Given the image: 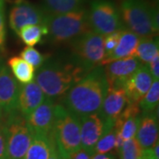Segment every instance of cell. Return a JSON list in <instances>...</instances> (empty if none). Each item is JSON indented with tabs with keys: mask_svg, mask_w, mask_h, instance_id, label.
Returning a JSON list of instances; mask_svg holds the SVG:
<instances>
[{
	"mask_svg": "<svg viewBox=\"0 0 159 159\" xmlns=\"http://www.w3.org/2000/svg\"><path fill=\"white\" fill-rule=\"evenodd\" d=\"M0 159H7L6 158V136H5L2 119H0Z\"/></svg>",
	"mask_w": 159,
	"mask_h": 159,
	"instance_id": "32",
	"label": "cell"
},
{
	"mask_svg": "<svg viewBox=\"0 0 159 159\" xmlns=\"http://www.w3.org/2000/svg\"><path fill=\"white\" fill-rule=\"evenodd\" d=\"M153 77L149 72L148 66L142 64L134 74L126 80L122 89L129 102L139 103L152 85Z\"/></svg>",
	"mask_w": 159,
	"mask_h": 159,
	"instance_id": "14",
	"label": "cell"
},
{
	"mask_svg": "<svg viewBox=\"0 0 159 159\" xmlns=\"http://www.w3.org/2000/svg\"><path fill=\"white\" fill-rule=\"evenodd\" d=\"M0 64H2V59H1V57H0Z\"/></svg>",
	"mask_w": 159,
	"mask_h": 159,
	"instance_id": "38",
	"label": "cell"
},
{
	"mask_svg": "<svg viewBox=\"0 0 159 159\" xmlns=\"http://www.w3.org/2000/svg\"><path fill=\"white\" fill-rule=\"evenodd\" d=\"M115 142H116V130L112 128L102 135L99 141L97 142L94 152L98 154L111 153L115 149Z\"/></svg>",
	"mask_w": 159,
	"mask_h": 159,
	"instance_id": "27",
	"label": "cell"
},
{
	"mask_svg": "<svg viewBox=\"0 0 159 159\" xmlns=\"http://www.w3.org/2000/svg\"><path fill=\"white\" fill-rule=\"evenodd\" d=\"M140 119H141V115L137 117H130L122 121H116L114 123L115 130L120 135L124 142L135 137Z\"/></svg>",
	"mask_w": 159,
	"mask_h": 159,
	"instance_id": "25",
	"label": "cell"
},
{
	"mask_svg": "<svg viewBox=\"0 0 159 159\" xmlns=\"http://www.w3.org/2000/svg\"><path fill=\"white\" fill-rule=\"evenodd\" d=\"M141 159H148V158H147V157H142V158Z\"/></svg>",
	"mask_w": 159,
	"mask_h": 159,
	"instance_id": "37",
	"label": "cell"
},
{
	"mask_svg": "<svg viewBox=\"0 0 159 159\" xmlns=\"http://www.w3.org/2000/svg\"><path fill=\"white\" fill-rule=\"evenodd\" d=\"M45 26L47 36L55 45L71 43L80 36L92 31L88 9L85 7L62 14H48Z\"/></svg>",
	"mask_w": 159,
	"mask_h": 159,
	"instance_id": "3",
	"label": "cell"
},
{
	"mask_svg": "<svg viewBox=\"0 0 159 159\" xmlns=\"http://www.w3.org/2000/svg\"><path fill=\"white\" fill-rule=\"evenodd\" d=\"M2 115H3V111H2V109H1V106H0V119H2Z\"/></svg>",
	"mask_w": 159,
	"mask_h": 159,
	"instance_id": "36",
	"label": "cell"
},
{
	"mask_svg": "<svg viewBox=\"0 0 159 159\" xmlns=\"http://www.w3.org/2000/svg\"><path fill=\"white\" fill-rule=\"evenodd\" d=\"M91 30L101 35H107L125 29L119 8L111 0H92L88 10Z\"/></svg>",
	"mask_w": 159,
	"mask_h": 159,
	"instance_id": "8",
	"label": "cell"
},
{
	"mask_svg": "<svg viewBox=\"0 0 159 159\" xmlns=\"http://www.w3.org/2000/svg\"><path fill=\"white\" fill-rule=\"evenodd\" d=\"M51 135V134H50ZM48 159H61L60 157H59V154L57 152V147L55 145V142L53 141V139L51 138V155L49 157Z\"/></svg>",
	"mask_w": 159,
	"mask_h": 159,
	"instance_id": "34",
	"label": "cell"
},
{
	"mask_svg": "<svg viewBox=\"0 0 159 159\" xmlns=\"http://www.w3.org/2000/svg\"><path fill=\"white\" fill-rule=\"evenodd\" d=\"M6 136V158L22 159L33 139V132L27 119L18 111L3 119Z\"/></svg>",
	"mask_w": 159,
	"mask_h": 159,
	"instance_id": "6",
	"label": "cell"
},
{
	"mask_svg": "<svg viewBox=\"0 0 159 159\" xmlns=\"http://www.w3.org/2000/svg\"><path fill=\"white\" fill-rule=\"evenodd\" d=\"M142 65L135 57L121 58L106 64L103 70L109 88H122L126 80Z\"/></svg>",
	"mask_w": 159,
	"mask_h": 159,
	"instance_id": "12",
	"label": "cell"
},
{
	"mask_svg": "<svg viewBox=\"0 0 159 159\" xmlns=\"http://www.w3.org/2000/svg\"><path fill=\"white\" fill-rule=\"evenodd\" d=\"M48 13L29 0H15L9 13V25L16 34L29 25H45Z\"/></svg>",
	"mask_w": 159,
	"mask_h": 159,
	"instance_id": "9",
	"label": "cell"
},
{
	"mask_svg": "<svg viewBox=\"0 0 159 159\" xmlns=\"http://www.w3.org/2000/svg\"><path fill=\"white\" fill-rule=\"evenodd\" d=\"M51 136L61 159H69L81 148L80 118L64 105L56 104Z\"/></svg>",
	"mask_w": 159,
	"mask_h": 159,
	"instance_id": "4",
	"label": "cell"
},
{
	"mask_svg": "<svg viewBox=\"0 0 159 159\" xmlns=\"http://www.w3.org/2000/svg\"><path fill=\"white\" fill-rule=\"evenodd\" d=\"M87 0H43V10L48 14H62L83 7Z\"/></svg>",
	"mask_w": 159,
	"mask_h": 159,
	"instance_id": "21",
	"label": "cell"
},
{
	"mask_svg": "<svg viewBox=\"0 0 159 159\" xmlns=\"http://www.w3.org/2000/svg\"><path fill=\"white\" fill-rule=\"evenodd\" d=\"M20 84L5 64H0V106L5 115L18 111Z\"/></svg>",
	"mask_w": 159,
	"mask_h": 159,
	"instance_id": "11",
	"label": "cell"
},
{
	"mask_svg": "<svg viewBox=\"0 0 159 159\" xmlns=\"http://www.w3.org/2000/svg\"><path fill=\"white\" fill-rule=\"evenodd\" d=\"M109 86L104 70L97 66L75 83L65 95L64 106L79 118L100 111Z\"/></svg>",
	"mask_w": 159,
	"mask_h": 159,
	"instance_id": "1",
	"label": "cell"
},
{
	"mask_svg": "<svg viewBox=\"0 0 159 159\" xmlns=\"http://www.w3.org/2000/svg\"><path fill=\"white\" fill-rule=\"evenodd\" d=\"M122 30L123 29L103 36V49H104V52H105V56L109 55L116 48V46L119 43Z\"/></svg>",
	"mask_w": 159,
	"mask_h": 159,
	"instance_id": "29",
	"label": "cell"
},
{
	"mask_svg": "<svg viewBox=\"0 0 159 159\" xmlns=\"http://www.w3.org/2000/svg\"><path fill=\"white\" fill-rule=\"evenodd\" d=\"M159 43L157 38L155 37H143L140 38L134 57L144 65L148 64L155 55L159 52Z\"/></svg>",
	"mask_w": 159,
	"mask_h": 159,
	"instance_id": "22",
	"label": "cell"
},
{
	"mask_svg": "<svg viewBox=\"0 0 159 159\" xmlns=\"http://www.w3.org/2000/svg\"><path fill=\"white\" fill-rule=\"evenodd\" d=\"M118 153L120 159H141L143 154V148L134 137L124 142Z\"/></svg>",
	"mask_w": 159,
	"mask_h": 159,
	"instance_id": "26",
	"label": "cell"
},
{
	"mask_svg": "<svg viewBox=\"0 0 159 159\" xmlns=\"http://www.w3.org/2000/svg\"><path fill=\"white\" fill-rule=\"evenodd\" d=\"M139 39L140 37L131 32L130 30L123 29L116 48L109 55L105 56L101 66H105L108 63L121 58L134 57Z\"/></svg>",
	"mask_w": 159,
	"mask_h": 159,
	"instance_id": "18",
	"label": "cell"
},
{
	"mask_svg": "<svg viewBox=\"0 0 159 159\" xmlns=\"http://www.w3.org/2000/svg\"><path fill=\"white\" fill-rule=\"evenodd\" d=\"M20 57L23 58L26 62L30 64L34 69H38L45 62L48 56L42 54L39 51L33 47L27 46L20 52Z\"/></svg>",
	"mask_w": 159,
	"mask_h": 159,
	"instance_id": "28",
	"label": "cell"
},
{
	"mask_svg": "<svg viewBox=\"0 0 159 159\" xmlns=\"http://www.w3.org/2000/svg\"><path fill=\"white\" fill-rule=\"evenodd\" d=\"M71 58L87 73L101 64L105 57L103 35L93 31L88 32L73 41L71 43Z\"/></svg>",
	"mask_w": 159,
	"mask_h": 159,
	"instance_id": "7",
	"label": "cell"
},
{
	"mask_svg": "<svg viewBox=\"0 0 159 159\" xmlns=\"http://www.w3.org/2000/svg\"><path fill=\"white\" fill-rule=\"evenodd\" d=\"M56 103L50 97H46L44 101L26 118L34 134L49 136L51 134L53 121L54 109Z\"/></svg>",
	"mask_w": 159,
	"mask_h": 159,
	"instance_id": "13",
	"label": "cell"
},
{
	"mask_svg": "<svg viewBox=\"0 0 159 159\" xmlns=\"http://www.w3.org/2000/svg\"><path fill=\"white\" fill-rule=\"evenodd\" d=\"M46 98L44 93L35 81L20 84L18 97V111L27 118Z\"/></svg>",
	"mask_w": 159,
	"mask_h": 159,
	"instance_id": "16",
	"label": "cell"
},
{
	"mask_svg": "<svg viewBox=\"0 0 159 159\" xmlns=\"http://www.w3.org/2000/svg\"><path fill=\"white\" fill-rule=\"evenodd\" d=\"M88 74L69 57H56L46 61L34 74L35 82L46 97H62Z\"/></svg>",
	"mask_w": 159,
	"mask_h": 159,
	"instance_id": "2",
	"label": "cell"
},
{
	"mask_svg": "<svg viewBox=\"0 0 159 159\" xmlns=\"http://www.w3.org/2000/svg\"><path fill=\"white\" fill-rule=\"evenodd\" d=\"M149 64V72L154 80L159 79V52L155 55V57L150 60Z\"/></svg>",
	"mask_w": 159,
	"mask_h": 159,
	"instance_id": "31",
	"label": "cell"
},
{
	"mask_svg": "<svg viewBox=\"0 0 159 159\" xmlns=\"http://www.w3.org/2000/svg\"><path fill=\"white\" fill-rule=\"evenodd\" d=\"M11 74L21 84H28L34 79V68L20 57H11L8 59Z\"/></svg>",
	"mask_w": 159,
	"mask_h": 159,
	"instance_id": "20",
	"label": "cell"
},
{
	"mask_svg": "<svg viewBox=\"0 0 159 159\" xmlns=\"http://www.w3.org/2000/svg\"><path fill=\"white\" fill-rule=\"evenodd\" d=\"M128 102L129 100L122 88H109L99 112L104 119L115 123Z\"/></svg>",
	"mask_w": 159,
	"mask_h": 159,
	"instance_id": "15",
	"label": "cell"
},
{
	"mask_svg": "<svg viewBox=\"0 0 159 159\" xmlns=\"http://www.w3.org/2000/svg\"><path fill=\"white\" fill-rule=\"evenodd\" d=\"M6 39L5 0H0V51L5 50Z\"/></svg>",
	"mask_w": 159,
	"mask_h": 159,
	"instance_id": "30",
	"label": "cell"
},
{
	"mask_svg": "<svg viewBox=\"0 0 159 159\" xmlns=\"http://www.w3.org/2000/svg\"><path fill=\"white\" fill-rule=\"evenodd\" d=\"M51 151V135L34 134L32 142L22 159H48Z\"/></svg>",
	"mask_w": 159,
	"mask_h": 159,
	"instance_id": "19",
	"label": "cell"
},
{
	"mask_svg": "<svg viewBox=\"0 0 159 159\" xmlns=\"http://www.w3.org/2000/svg\"><path fill=\"white\" fill-rule=\"evenodd\" d=\"M81 148L94 155V149L99 139L114 127V123L105 119L99 111L80 118Z\"/></svg>",
	"mask_w": 159,
	"mask_h": 159,
	"instance_id": "10",
	"label": "cell"
},
{
	"mask_svg": "<svg viewBox=\"0 0 159 159\" xmlns=\"http://www.w3.org/2000/svg\"><path fill=\"white\" fill-rule=\"evenodd\" d=\"M92 156H93L92 154L86 151L85 149L80 148L78 151H76L75 153L73 154L69 159H91Z\"/></svg>",
	"mask_w": 159,
	"mask_h": 159,
	"instance_id": "33",
	"label": "cell"
},
{
	"mask_svg": "<svg viewBox=\"0 0 159 159\" xmlns=\"http://www.w3.org/2000/svg\"><path fill=\"white\" fill-rule=\"evenodd\" d=\"M159 102V81L158 80H154L150 89L139 102V107L142 114L153 112L156 109L158 108Z\"/></svg>",
	"mask_w": 159,
	"mask_h": 159,
	"instance_id": "24",
	"label": "cell"
},
{
	"mask_svg": "<svg viewBox=\"0 0 159 159\" xmlns=\"http://www.w3.org/2000/svg\"><path fill=\"white\" fill-rule=\"evenodd\" d=\"M91 159H115L114 156L112 154L107 153V154H98L95 153Z\"/></svg>",
	"mask_w": 159,
	"mask_h": 159,
	"instance_id": "35",
	"label": "cell"
},
{
	"mask_svg": "<svg viewBox=\"0 0 159 159\" xmlns=\"http://www.w3.org/2000/svg\"><path fill=\"white\" fill-rule=\"evenodd\" d=\"M47 28L45 25H29L20 30L19 37L27 46L33 47L38 44L43 35H47Z\"/></svg>",
	"mask_w": 159,
	"mask_h": 159,
	"instance_id": "23",
	"label": "cell"
},
{
	"mask_svg": "<svg viewBox=\"0 0 159 159\" xmlns=\"http://www.w3.org/2000/svg\"><path fill=\"white\" fill-rule=\"evenodd\" d=\"M119 10L126 29L140 38L155 37L157 34L158 10L147 0H121Z\"/></svg>",
	"mask_w": 159,
	"mask_h": 159,
	"instance_id": "5",
	"label": "cell"
},
{
	"mask_svg": "<svg viewBox=\"0 0 159 159\" xmlns=\"http://www.w3.org/2000/svg\"><path fill=\"white\" fill-rule=\"evenodd\" d=\"M158 113H150L141 115L140 123L138 125L135 139L143 149L152 148L158 141Z\"/></svg>",
	"mask_w": 159,
	"mask_h": 159,
	"instance_id": "17",
	"label": "cell"
}]
</instances>
